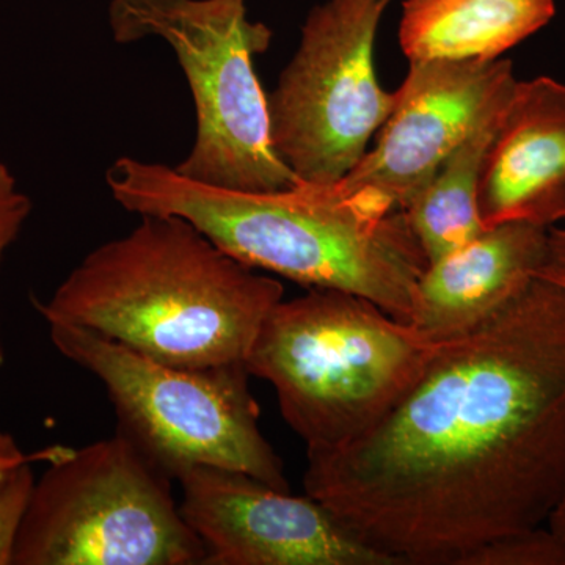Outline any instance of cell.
Here are the masks:
<instances>
[{"mask_svg": "<svg viewBox=\"0 0 565 565\" xmlns=\"http://www.w3.org/2000/svg\"><path fill=\"white\" fill-rule=\"evenodd\" d=\"M32 463L22 465L0 482V565H13L14 550L35 486Z\"/></svg>", "mask_w": 565, "mask_h": 565, "instance_id": "16", "label": "cell"}, {"mask_svg": "<svg viewBox=\"0 0 565 565\" xmlns=\"http://www.w3.org/2000/svg\"><path fill=\"white\" fill-rule=\"evenodd\" d=\"M32 212V202L18 184L17 177L0 162V264L7 250L20 236L29 215ZM6 360L3 351L2 329H0V366Z\"/></svg>", "mask_w": 565, "mask_h": 565, "instance_id": "17", "label": "cell"}, {"mask_svg": "<svg viewBox=\"0 0 565 565\" xmlns=\"http://www.w3.org/2000/svg\"><path fill=\"white\" fill-rule=\"evenodd\" d=\"M555 14V0H405L401 50L411 62L497 61Z\"/></svg>", "mask_w": 565, "mask_h": 565, "instance_id": "13", "label": "cell"}, {"mask_svg": "<svg viewBox=\"0 0 565 565\" xmlns=\"http://www.w3.org/2000/svg\"><path fill=\"white\" fill-rule=\"evenodd\" d=\"M106 182L126 211L178 215L253 269L311 289L355 294L403 322L429 266L404 211L341 195L332 185L230 191L128 156L110 166Z\"/></svg>", "mask_w": 565, "mask_h": 565, "instance_id": "2", "label": "cell"}, {"mask_svg": "<svg viewBox=\"0 0 565 565\" xmlns=\"http://www.w3.org/2000/svg\"><path fill=\"white\" fill-rule=\"evenodd\" d=\"M280 281L233 258L178 215L99 245L47 300L46 323H71L180 367L245 363L264 319L282 300Z\"/></svg>", "mask_w": 565, "mask_h": 565, "instance_id": "3", "label": "cell"}, {"mask_svg": "<svg viewBox=\"0 0 565 565\" xmlns=\"http://www.w3.org/2000/svg\"><path fill=\"white\" fill-rule=\"evenodd\" d=\"M438 344L371 300L311 289L275 305L245 366L273 386L282 418L307 452L327 451L381 422Z\"/></svg>", "mask_w": 565, "mask_h": 565, "instance_id": "4", "label": "cell"}, {"mask_svg": "<svg viewBox=\"0 0 565 565\" xmlns=\"http://www.w3.org/2000/svg\"><path fill=\"white\" fill-rule=\"evenodd\" d=\"M65 448L66 446L55 445L29 455V452L22 451L20 445L17 444V440H14L10 434L0 430V482H2L11 471L17 470V468L22 467V465L51 462L52 459L62 455Z\"/></svg>", "mask_w": 565, "mask_h": 565, "instance_id": "18", "label": "cell"}, {"mask_svg": "<svg viewBox=\"0 0 565 565\" xmlns=\"http://www.w3.org/2000/svg\"><path fill=\"white\" fill-rule=\"evenodd\" d=\"M178 482L203 565H394L310 494L221 467L192 468Z\"/></svg>", "mask_w": 565, "mask_h": 565, "instance_id": "10", "label": "cell"}, {"mask_svg": "<svg viewBox=\"0 0 565 565\" xmlns=\"http://www.w3.org/2000/svg\"><path fill=\"white\" fill-rule=\"evenodd\" d=\"M393 0H326L269 98L270 139L297 180L337 184L366 152L396 103L381 87L374 47Z\"/></svg>", "mask_w": 565, "mask_h": 565, "instance_id": "8", "label": "cell"}, {"mask_svg": "<svg viewBox=\"0 0 565 565\" xmlns=\"http://www.w3.org/2000/svg\"><path fill=\"white\" fill-rule=\"evenodd\" d=\"M111 36L162 39L195 104L196 136L174 167L188 180L239 192H281L300 181L270 139L269 98L255 71L273 31L248 20L247 0H111Z\"/></svg>", "mask_w": 565, "mask_h": 565, "instance_id": "5", "label": "cell"}, {"mask_svg": "<svg viewBox=\"0 0 565 565\" xmlns=\"http://www.w3.org/2000/svg\"><path fill=\"white\" fill-rule=\"evenodd\" d=\"M172 482L121 434L66 446L33 486L13 565H203Z\"/></svg>", "mask_w": 565, "mask_h": 565, "instance_id": "7", "label": "cell"}, {"mask_svg": "<svg viewBox=\"0 0 565 565\" xmlns=\"http://www.w3.org/2000/svg\"><path fill=\"white\" fill-rule=\"evenodd\" d=\"M307 457L305 493L394 565H459L546 525L565 487V291L535 278L438 344L367 433Z\"/></svg>", "mask_w": 565, "mask_h": 565, "instance_id": "1", "label": "cell"}, {"mask_svg": "<svg viewBox=\"0 0 565 565\" xmlns=\"http://www.w3.org/2000/svg\"><path fill=\"white\" fill-rule=\"evenodd\" d=\"M516 81L508 58L411 62L375 147L332 188L404 211Z\"/></svg>", "mask_w": 565, "mask_h": 565, "instance_id": "9", "label": "cell"}, {"mask_svg": "<svg viewBox=\"0 0 565 565\" xmlns=\"http://www.w3.org/2000/svg\"><path fill=\"white\" fill-rule=\"evenodd\" d=\"M47 326L54 348L106 388L117 433L173 481L195 467H221L291 490L259 429L245 363L172 366L82 327Z\"/></svg>", "mask_w": 565, "mask_h": 565, "instance_id": "6", "label": "cell"}, {"mask_svg": "<svg viewBox=\"0 0 565 565\" xmlns=\"http://www.w3.org/2000/svg\"><path fill=\"white\" fill-rule=\"evenodd\" d=\"M548 228L512 222L490 226L418 280L408 323L433 343L478 329L537 278Z\"/></svg>", "mask_w": 565, "mask_h": 565, "instance_id": "12", "label": "cell"}, {"mask_svg": "<svg viewBox=\"0 0 565 565\" xmlns=\"http://www.w3.org/2000/svg\"><path fill=\"white\" fill-rule=\"evenodd\" d=\"M459 565H565V544L542 525L479 546Z\"/></svg>", "mask_w": 565, "mask_h": 565, "instance_id": "15", "label": "cell"}, {"mask_svg": "<svg viewBox=\"0 0 565 565\" xmlns=\"http://www.w3.org/2000/svg\"><path fill=\"white\" fill-rule=\"evenodd\" d=\"M546 526L565 544V487L556 508L553 509L552 515H550L548 522H546Z\"/></svg>", "mask_w": 565, "mask_h": 565, "instance_id": "20", "label": "cell"}, {"mask_svg": "<svg viewBox=\"0 0 565 565\" xmlns=\"http://www.w3.org/2000/svg\"><path fill=\"white\" fill-rule=\"evenodd\" d=\"M509 98L476 126L405 206V217L429 264L459 250L486 230L478 210L479 181Z\"/></svg>", "mask_w": 565, "mask_h": 565, "instance_id": "14", "label": "cell"}, {"mask_svg": "<svg viewBox=\"0 0 565 565\" xmlns=\"http://www.w3.org/2000/svg\"><path fill=\"white\" fill-rule=\"evenodd\" d=\"M484 228L565 222V84L541 76L516 81L478 189Z\"/></svg>", "mask_w": 565, "mask_h": 565, "instance_id": "11", "label": "cell"}, {"mask_svg": "<svg viewBox=\"0 0 565 565\" xmlns=\"http://www.w3.org/2000/svg\"><path fill=\"white\" fill-rule=\"evenodd\" d=\"M537 278L553 282L565 291V225L548 230L545 258L537 270Z\"/></svg>", "mask_w": 565, "mask_h": 565, "instance_id": "19", "label": "cell"}]
</instances>
